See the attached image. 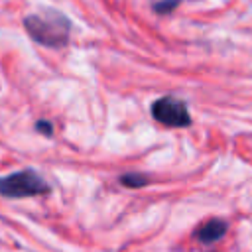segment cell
<instances>
[{
	"label": "cell",
	"mask_w": 252,
	"mask_h": 252,
	"mask_svg": "<svg viewBox=\"0 0 252 252\" xmlns=\"http://www.w3.org/2000/svg\"><path fill=\"white\" fill-rule=\"evenodd\" d=\"M226 228H228V226H226L224 220H220V219H211V220H207L205 224L199 226L197 238H199L203 244H211V242H217L219 238H222L224 232H226Z\"/></svg>",
	"instance_id": "277c9868"
},
{
	"label": "cell",
	"mask_w": 252,
	"mask_h": 252,
	"mask_svg": "<svg viewBox=\"0 0 252 252\" xmlns=\"http://www.w3.org/2000/svg\"><path fill=\"white\" fill-rule=\"evenodd\" d=\"M24 26L35 41H39L41 45H47V47L65 45L69 39V30H71L69 20L61 12L51 10V8H43L35 14L26 16Z\"/></svg>",
	"instance_id": "6da1fadb"
},
{
	"label": "cell",
	"mask_w": 252,
	"mask_h": 252,
	"mask_svg": "<svg viewBox=\"0 0 252 252\" xmlns=\"http://www.w3.org/2000/svg\"><path fill=\"white\" fill-rule=\"evenodd\" d=\"M120 183L122 185H126V187H144V185H148L150 183V179H148V175H144V173H124L122 177H120Z\"/></svg>",
	"instance_id": "5b68a950"
},
{
	"label": "cell",
	"mask_w": 252,
	"mask_h": 252,
	"mask_svg": "<svg viewBox=\"0 0 252 252\" xmlns=\"http://www.w3.org/2000/svg\"><path fill=\"white\" fill-rule=\"evenodd\" d=\"M41 193H49V185L33 169H22V171L0 177L2 197L22 199V197H32V195H41Z\"/></svg>",
	"instance_id": "7a4b0ae2"
},
{
	"label": "cell",
	"mask_w": 252,
	"mask_h": 252,
	"mask_svg": "<svg viewBox=\"0 0 252 252\" xmlns=\"http://www.w3.org/2000/svg\"><path fill=\"white\" fill-rule=\"evenodd\" d=\"M35 130L41 132V134H45V136H51L53 134V124L49 120H37L35 122Z\"/></svg>",
	"instance_id": "52a82bcc"
},
{
	"label": "cell",
	"mask_w": 252,
	"mask_h": 252,
	"mask_svg": "<svg viewBox=\"0 0 252 252\" xmlns=\"http://www.w3.org/2000/svg\"><path fill=\"white\" fill-rule=\"evenodd\" d=\"M152 116L169 128H185L191 124V116L187 110V104L173 96H161L152 102Z\"/></svg>",
	"instance_id": "3957f363"
},
{
	"label": "cell",
	"mask_w": 252,
	"mask_h": 252,
	"mask_svg": "<svg viewBox=\"0 0 252 252\" xmlns=\"http://www.w3.org/2000/svg\"><path fill=\"white\" fill-rule=\"evenodd\" d=\"M177 4H179V0H161V2H156V4H154V10H156L158 14H167V12H171Z\"/></svg>",
	"instance_id": "8992f818"
}]
</instances>
